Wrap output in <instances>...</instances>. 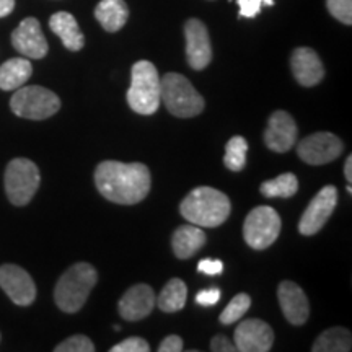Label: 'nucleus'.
Returning <instances> with one entry per match:
<instances>
[{
	"label": "nucleus",
	"mask_w": 352,
	"mask_h": 352,
	"mask_svg": "<svg viewBox=\"0 0 352 352\" xmlns=\"http://www.w3.org/2000/svg\"><path fill=\"white\" fill-rule=\"evenodd\" d=\"M95 184L114 204H138L151 191V171L144 164H122L116 160H104L95 170Z\"/></svg>",
	"instance_id": "1"
},
{
	"label": "nucleus",
	"mask_w": 352,
	"mask_h": 352,
	"mask_svg": "<svg viewBox=\"0 0 352 352\" xmlns=\"http://www.w3.org/2000/svg\"><path fill=\"white\" fill-rule=\"evenodd\" d=\"M230 210V199L222 191L209 186L192 189L179 204V212L189 223L208 228L222 226Z\"/></svg>",
	"instance_id": "2"
},
{
	"label": "nucleus",
	"mask_w": 352,
	"mask_h": 352,
	"mask_svg": "<svg viewBox=\"0 0 352 352\" xmlns=\"http://www.w3.org/2000/svg\"><path fill=\"white\" fill-rule=\"evenodd\" d=\"M96 280H98V274L91 264L77 263L70 266L56 284V305L65 314H76L85 305Z\"/></svg>",
	"instance_id": "3"
},
{
	"label": "nucleus",
	"mask_w": 352,
	"mask_h": 352,
	"mask_svg": "<svg viewBox=\"0 0 352 352\" xmlns=\"http://www.w3.org/2000/svg\"><path fill=\"white\" fill-rule=\"evenodd\" d=\"M158 70L151 60H139L132 65L131 87L127 90V103L132 111L145 114L157 113L162 101V83Z\"/></svg>",
	"instance_id": "4"
},
{
	"label": "nucleus",
	"mask_w": 352,
	"mask_h": 352,
	"mask_svg": "<svg viewBox=\"0 0 352 352\" xmlns=\"http://www.w3.org/2000/svg\"><path fill=\"white\" fill-rule=\"evenodd\" d=\"M162 83V100L168 111L176 118H195L202 113L206 103L192 83L182 74L170 72Z\"/></svg>",
	"instance_id": "5"
},
{
	"label": "nucleus",
	"mask_w": 352,
	"mask_h": 352,
	"mask_svg": "<svg viewBox=\"0 0 352 352\" xmlns=\"http://www.w3.org/2000/svg\"><path fill=\"white\" fill-rule=\"evenodd\" d=\"M10 108L25 120L43 121L54 116L60 109V100L54 91L44 87H20L10 100Z\"/></svg>",
	"instance_id": "6"
},
{
	"label": "nucleus",
	"mask_w": 352,
	"mask_h": 352,
	"mask_svg": "<svg viewBox=\"0 0 352 352\" xmlns=\"http://www.w3.org/2000/svg\"><path fill=\"white\" fill-rule=\"evenodd\" d=\"M41 175L28 158H13L6 170V192L13 206H26L36 195Z\"/></svg>",
	"instance_id": "7"
},
{
	"label": "nucleus",
	"mask_w": 352,
	"mask_h": 352,
	"mask_svg": "<svg viewBox=\"0 0 352 352\" xmlns=\"http://www.w3.org/2000/svg\"><path fill=\"white\" fill-rule=\"evenodd\" d=\"M280 215L270 206H259L246 215L243 226L245 241L253 250L270 248L280 233Z\"/></svg>",
	"instance_id": "8"
},
{
	"label": "nucleus",
	"mask_w": 352,
	"mask_h": 352,
	"mask_svg": "<svg viewBox=\"0 0 352 352\" xmlns=\"http://www.w3.org/2000/svg\"><path fill=\"white\" fill-rule=\"evenodd\" d=\"M344 151L341 139L331 132H315L298 144L297 153L308 165H324L336 160Z\"/></svg>",
	"instance_id": "9"
},
{
	"label": "nucleus",
	"mask_w": 352,
	"mask_h": 352,
	"mask_svg": "<svg viewBox=\"0 0 352 352\" xmlns=\"http://www.w3.org/2000/svg\"><path fill=\"white\" fill-rule=\"evenodd\" d=\"M338 202V189L328 184L323 189H320V192L314 199L310 201L308 208L303 212L300 222H298V232L302 235L310 236L318 233L321 228L324 227V223L328 222V219L331 217L334 208H336Z\"/></svg>",
	"instance_id": "10"
},
{
	"label": "nucleus",
	"mask_w": 352,
	"mask_h": 352,
	"mask_svg": "<svg viewBox=\"0 0 352 352\" xmlns=\"http://www.w3.org/2000/svg\"><path fill=\"white\" fill-rule=\"evenodd\" d=\"M0 287L15 305L28 307L36 298V285L32 276L16 264L0 266Z\"/></svg>",
	"instance_id": "11"
},
{
	"label": "nucleus",
	"mask_w": 352,
	"mask_h": 352,
	"mask_svg": "<svg viewBox=\"0 0 352 352\" xmlns=\"http://www.w3.org/2000/svg\"><path fill=\"white\" fill-rule=\"evenodd\" d=\"M274 342V333L266 321L243 320L233 334V344L241 352H267Z\"/></svg>",
	"instance_id": "12"
},
{
	"label": "nucleus",
	"mask_w": 352,
	"mask_h": 352,
	"mask_svg": "<svg viewBox=\"0 0 352 352\" xmlns=\"http://www.w3.org/2000/svg\"><path fill=\"white\" fill-rule=\"evenodd\" d=\"M186 36V57L189 67L195 70L206 69L212 60V44L209 32L201 20L191 19L184 25Z\"/></svg>",
	"instance_id": "13"
},
{
	"label": "nucleus",
	"mask_w": 352,
	"mask_h": 352,
	"mask_svg": "<svg viewBox=\"0 0 352 352\" xmlns=\"http://www.w3.org/2000/svg\"><path fill=\"white\" fill-rule=\"evenodd\" d=\"M12 44L21 56L30 57V59H43L50 51L41 25L33 16L25 19L16 26L15 32L12 33Z\"/></svg>",
	"instance_id": "14"
},
{
	"label": "nucleus",
	"mask_w": 352,
	"mask_h": 352,
	"mask_svg": "<svg viewBox=\"0 0 352 352\" xmlns=\"http://www.w3.org/2000/svg\"><path fill=\"white\" fill-rule=\"evenodd\" d=\"M297 140V124L287 111H274L271 114L267 129L264 132V144L272 152L285 153L294 147Z\"/></svg>",
	"instance_id": "15"
},
{
	"label": "nucleus",
	"mask_w": 352,
	"mask_h": 352,
	"mask_svg": "<svg viewBox=\"0 0 352 352\" xmlns=\"http://www.w3.org/2000/svg\"><path fill=\"white\" fill-rule=\"evenodd\" d=\"M277 298H279V305L289 323L300 327L308 320L310 307H308L307 294L300 289V285L292 280H284L277 289Z\"/></svg>",
	"instance_id": "16"
},
{
	"label": "nucleus",
	"mask_w": 352,
	"mask_h": 352,
	"mask_svg": "<svg viewBox=\"0 0 352 352\" xmlns=\"http://www.w3.org/2000/svg\"><path fill=\"white\" fill-rule=\"evenodd\" d=\"M157 297L151 285H132L120 300V315L127 321H139L152 314Z\"/></svg>",
	"instance_id": "17"
},
{
	"label": "nucleus",
	"mask_w": 352,
	"mask_h": 352,
	"mask_svg": "<svg viewBox=\"0 0 352 352\" xmlns=\"http://www.w3.org/2000/svg\"><path fill=\"white\" fill-rule=\"evenodd\" d=\"M294 77L302 87H315L323 80L324 67L320 56L310 47H297L290 57Z\"/></svg>",
	"instance_id": "18"
},
{
	"label": "nucleus",
	"mask_w": 352,
	"mask_h": 352,
	"mask_svg": "<svg viewBox=\"0 0 352 352\" xmlns=\"http://www.w3.org/2000/svg\"><path fill=\"white\" fill-rule=\"evenodd\" d=\"M50 28L52 33L60 38V41L69 51H80L85 44L80 26L76 16L67 12H57L50 19Z\"/></svg>",
	"instance_id": "19"
},
{
	"label": "nucleus",
	"mask_w": 352,
	"mask_h": 352,
	"mask_svg": "<svg viewBox=\"0 0 352 352\" xmlns=\"http://www.w3.org/2000/svg\"><path fill=\"white\" fill-rule=\"evenodd\" d=\"M206 243V233L202 232L201 227L192 226H182L176 228L173 233V239H171V246H173V253L176 258L186 259L195 256L199 250Z\"/></svg>",
	"instance_id": "20"
},
{
	"label": "nucleus",
	"mask_w": 352,
	"mask_h": 352,
	"mask_svg": "<svg viewBox=\"0 0 352 352\" xmlns=\"http://www.w3.org/2000/svg\"><path fill=\"white\" fill-rule=\"evenodd\" d=\"M33 74V65L23 57H13L0 65V88L6 91L16 90L28 82Z\"/></svg>",
	"instance_id": "21"
},
{
	"label": "nucleus",
	"mask_w": 352,
	"mask_h": 352,
	"mask_svg": "<svg viewBox=\"0 0 352 352\" xmlns=\"http://www.w3.org/2000/svg\"><path fill=\"white\" fill-rule=\"evenodd\" d=\"M95 16L107 32L116 33L126 25L129 10L124 0H101L95 8Z\"/></svg>",
	"instance_id": "22"
},
{
	"label": "nucleus",
	"mask_w": 352,
	"mask_h": 352,
	"mask_svg": "<svg viewBox=\"0 0 352 352\" xmlns=\"http://www.w3.org/2000/svg\"><path fill=\"white\" fill-rule=\"evenodd\" d=\"M188 289L186 284L182 279H171L168 284L162 289L160 296L157 298V305L162 311L166 314H173V311H179L186 305Z\"/></svg>",
	"instance_id": "23"
},
{
	"label": "nucleus",
	"mask_w": 352,
	"mask_h": 352,
	"mask_svg": "<svg viewBox=\"0 0 352 352\" xmlns=\"http://www.w3.org/2000/svg\"><path fill=\"white\" fill-rule=\"evenodd\" d=\"M314 352H347L351 351V333L344 328H329L315 341Z\"/></svg>",
	"instance_id": "24"
},
{
	"label": "nucleus",
	"mask_w": 352,
	"mask_h": 352,
	"mask_svg": "<svg viewBox=\"0 0 352 352\" xmlns=\"http://www.w3.org/2000/svg\"><path fill=\"white\" fill-rule=\"evenodd\" d=\"M298 182L297 176L294 173H283L276 176L274 179L264 182L259 188L261 195L264 197H283V199H289L297 192Z\"/></svg>",
	"instance_id": "25"
},
{
	"label": "nucleus",
	"mask_w": 352,
	"mask_h": 352,
	"mask_svg": "<svg viewBox=\"0 0 352 352\" xmlns=\"http://www.w3.org/2000/svg\"><path fill=\"white\" fill-rule=\"evenodd\" d=\"M246 152H248V142L241 135H235L226 145L223 164H226L228 170L241 171L246 164Z\"/></svg>",
	"instance_id": "26"
},
{
	"label": "nucleus",
	"mask_w": 352,
	"mask_h": 352,
	"mask_svg": "<svg viewBox=\"0 0 352 352\" xmlns=\"http://www.w3.org/2000/svg\"><path fill=\"white\" fill-rule=\"evenodd\" d=\"M252 307V298L248 294H239L230 300V303L226 307V310L222 311L219 316L220 323L222 324H232L235 321H239L246 311Z\"/></svg>",
	"instance_id": "27"
},
{
	"label": "nucleus",
	"mask_w": 352,
	"mask_h": 352,
	"mask_svg": "<svg viewBox=\"0 0 352 352\" xmlns=\"http://www.w3.org/2000/svg\"><path fill=\"white\" fill-rule=\"evenodd\" d=\"M56 352H94L95 344L83 334H76L54 347Z\"/></svg>",
	"instance_id": "28"
},
{
	"label": "nucleus",
	"mask_w": 352,
	"mask_h": 352,
	"mask_svg": "<svg viewBox=\"0 0 352 352\" xmlns=\"http://www.w3.org/2000/svg\"><path fill=\"white\" fill-rule=\"evenodd\" d=\"M328 10L341 23H352V0H328Z\"/></svg>",
	"instance_id": "29"
},
{
	"label": "nucleus",
	"mask_w": 352,
	"mask_h": 352,
	"mask_svg": "<svg viewBox=\"0 0 352 352\" xmlns=\"http://www.w3.org/2000/svg\"><path fill=\"white\" fill-rule=\"evenodd\" d=\"M151 346L142 338H127L120 344L113 346L111 352H148Z\"/></svg>",
	"instance_id": "30"
},
{
	"label": "nucleus",
	"mask_w": 352,
	"mask_h": 352,
	"mask_svg": "<svg viewBox=\"0 0 352 352\" xmlns=\"http://www.w3.org/2000/svg\"><path fill=\"white\" fill-rule=\"evenodd\" d=\"M236 3L240 7V16H245V19H254L263 7L259 0H236Z\"/></svg>",
	"instance_id": "31"
},
{
	"label": "nucleus",
	"mask_w": 352,
	"mask_h": 352,
	"mask_svg": "<svg viewBox=\"0 0 352 352\" xmlns=\"http://www.w3.org/2000/svg\"><path fill=\"white\" fill-rule=\"evenodd\" d=\"M220 300V290L219 289H206L201 290L196 296V303L202 307H212Z\"/></svg>",
	"instance_id": "32"
},
{
	"label": "nucleus",
	"mask_w": 352,
	"mask_h": 352,
	"mask_svg": "<svg viewBox=\"0 0 352 352\" xmlns=\"http://www.w3.org/2000/svg\"><path fill=\"white\" fill-rule=\"evenodd\" d=\"M197 270L208 276H219L223 271V263L219 261V259H202Z\"/></svg>",
	"instance_id": "33"
},
{
	"label": "nucleus",
	"mask_w": 352,
	"mask_h": 352,
	"mask_svg": "<svg viewBox=\"0 0 352 352\" xmlns=\"http://www.w3.org/2000/svg\"><path fill=\"white\" fill-rule=\"evenodd\" d=\"M210 349L215 352H235L236 347L228 338L219 334V336H214L212 341H210Z\"/></svg>",
	"instance_id": "34"
},
{
	"label": "nucleus",
	"mask_w": 352,
	"mask_h": 352,
	"mask_svg": "<svg viewBox=\"0 0 352 352\" xmlns=\"http://www.w3.org/2000/svg\"><path fill=\"white\" fill-rule=\"evenodd\" d=\"M158 351L160 352H179L183 351V340L179 336H176V334H171V336L165 338L164 341H162L160 347H158Z\"/></svg>",
	"instance_id": "35"
},
{
	"label": "nucleus",
	"mask_w": 352,
	"mask_h": 352,
	"mask_svg": "<svg viewBox=\"0 0 352 352\" xmlns=\"http://www.w3.org/2000/svg\"><path fill=\"white\" fill-rule=\"evenodd\" d=\"M15 8V0H0V19L10 15Z\"/></svg>",
	"instance_id": "36"
},
{
	"label": "nucleus",
	"mask_w": 352,
	"mask_h": 352,
	"mask_svg": "<svg viewBox=\"0 0 352 352\" xmlns=\"http://www.w3.org/2000/svg\"><path fill=\"white\" fill-rule=\"evenodd\" d=\"M344 176H346L347 183L352 182V157H351V155L347 157V160H346V165H344Z\"/></svg>",
	"instance_id": "37"
},
{
	"label": "nucleus",
	"mask_w": 352,
	"mask_h": 352,
	"mask_svg": "<svg viewBox=\"0 0 352 352\" xmlns=\"http://www.w3.org/2000/svg\"><path fill=\"white\" fill-rule=\"evenodd\" d=\"M263 6H274V0H259Z\"/></svg>",
	"instance_id": "38"
}]
</instances>
